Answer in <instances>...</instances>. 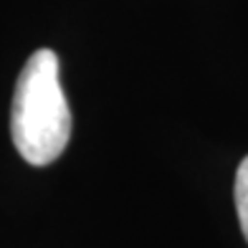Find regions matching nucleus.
<instances>
[{"mask_svg":"<svg viewBox=\"0 0 248 248\" xmlns=\"http://www.w3.org/2000/svg\"><path fill=\"white\" fill-rule=\"evenodd\" d=\"M10 134L20 157L36 167L59 160L69 144L71 111L59 81V56L51 48L33 51L18 76Z\"/></svg>","mask_w":248,"mask_h":248,"instance_id":"f257e3e1","label":"nucleus"},{"mask_svg":"<svg viewBox=\"0 0 248 248\" xmlns=\"http://www.w3.org/2000/svg\"><path fill=\"white\" fill-rule=\"evenodd\" d=\"M233 195H235V210H238L241 228H243V235H246V241H248V157L238 165V170H235Z\"/></svg>","mask_w":248,"mask_h":248,"instance_id":"f03ea898","label":"nucleus"}]
</instances>
